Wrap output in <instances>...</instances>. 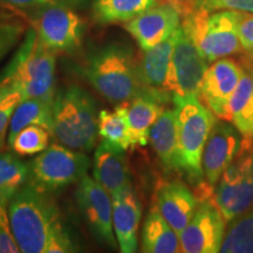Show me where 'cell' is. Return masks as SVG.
Masks as SVG:
<instances>
[{
  "mask_svg": "<svg viewBox=\"0 0 253 253\" xmlns=\"http://www.w3.org/2000/svg\"><path fill=\"white\" fill-rule=\"evenodd\" d=\"M82 74L110 102H129L141 95L156 96L142 84L138 61L126 46L113 43L96 49L88 55Z\"/></svg>",
  "mask_w": 253,
  "mask_h": 253,
  "instance_id": "cell-1",
  "label": "cell"
},
{
  "mask_svg": "<svg viewBox=\"0 0 253 253\" xmlns=\"http://www.w3.org/2000/svg\"><path fill=\"white\" fill-rule=\"evenodd\" d=\"M7 209L12 231L24 253H43L49 237L63 224L48 194L30 183L15 192Z\"/></svg>",
  "mask_w": 253,
  "mask_h": 253,
  "instance_id": "cell-2",
  "label": "cell"
},
{
  "mask_svg": "<svg viewBox=\"0 0 253 253\" xmlns=\"http://www.w3.org/2000/svg\"><path fill=\"white\" fill-rule=\"evenodd\" d=\"M55 53L47 49L30 27L21 45L0 73V84L8 82L20 91L23 100H53L55 94Z\"/></svg>",
  "mask_w": 253,
  "mask_h": 253,
  "instance_id": "cell-3",
  "label": "cell"
},
{
  "mask_svg": "<svg viewBox=\"0 0 253 253\" xmlns=\"http://www.w3.org/2000/svg\"><path fill=\"white\" fill-rule=\"evenodd\" d=\"M52 136L71 149L90 151L96 143L99 114L96 102L77 84L59 88L53 97Z\"/></svg>",
  "mask_w": 253,
  "mask_h": 253,
  "instance_id": "cell-4",
  "label": "cell"
},
{
  "mask_svg": "<svg viewBox=\"0 0 253 253\" xmlns=\"http://www.w3.org/2000/svg\"><path fill=\"white\" fill-rule=\"evenodd\" d=\"M178 128V171L196 188L204 181L202 157L216 115L198 95H172Z\"/></svg>",
  "mask_w": 253,
  "mask_h": 253,
  "instance_id": "cell-5",
  "label": "cell"
},
{
  "mask_svg": "<svg viewBox=\"0 0 253 253\" xmlns=\"http://www.w3.org/2000/svg\"><path fill=\"white\" fill-rule=\"evenodd\" d=\"M242 12L223 9L196 11L182 17L181 26L208 62L236 54L242 49L238 24Z\"/></svg>",
  "mask_w": 253,
  "mask_h": 253,
  "instance_id": "cell-6",
  "label": "cell"
},
{
  "mask_svg": "<svg viewBox=\"0 0 253 253\" xmlns=\"http://www.w3.org/2000/svg\"><path fill=\"white\" fill-rule=\"evenodd\" d=\"M28 167L30 177L27 183L50 194L80 182L87 176L90 161L84 151L62 144H52L38 155Z\"/></svg>",
  "mask_w": 253,
  "mask_h": 253,
  "instance_id": "cell-7",
  "label": "cell"
},
{
  "mask_svg": "<svg viewBox=\"0 0 253 253\" xmlns=\"http://www.w3.org/2000/svg\"><path fill=\"white\" fill-rule=\"evenodd\" d=\"M213 202L226 221H233L253 207V150L242 148L213 190Z\"/></svg>",
  "mask_w": 253,
  "mask_h": 253,
  "instance_id": "cell-8",
  "label": "cell"
},
{
  "mask_svg": "<svg viewBox=\"0 0 253 253\" xmlns=\"http://www.w3.org/2000/svg\"><path fill=\"white\" fill-rule=\"evenodd\" d=\"M34 13L32 27L47 49L56 54L73 53L80 47L84 24L71 6L49 4Z\"/></svg>",
  "mask_w": 253,
  "mask_h": 253,
  "instance_id": "cell-9",
  "label": "cell"
},
{
  "mask_svg": "<svg viewBox=\"0 0 253 253\" xmlns=\"http://www.w3.org/2000/svg\"><path fill=\"white\" fill-rule=\"evenodd\" d=\"M75 199L94 238L110 249H118L113 226L112 195L96 179L87 175L79 182Z\"/></svg>",
  "mask_w": 253,
  "mask_h": 253,
  "instance_id": "cell-10",
  "label": "cell"
},
{
  "mask_svg": "<svg viewBox=\"0 0 253 253\" xmlns=\"http://www.w3.org/2000/svg\"><path fill=\"white\" fill-rule=\"evenodd\" d=\"M225 221L213 201L199 202L194 216L178 236L181 252H220L226 233Z\"/></svg>",
  "mask_w": 253,
  "mask_h": 253,
  "instance_id": "cell-11",
  "label": "cell"
},
{
  "mask_svg": "<svg viewBox=\"0 0 253 253\" xmlns=\"http://www.w3.org/2000/svg\"><path fill=\"white\" fill-rule=\"evenodd\" d=\"M208 60L186 36L182 26L177 28L171 56L169 91L176 95H198L208 69Z\"/></svg>",
  "mask_w": 253,
  "mask_h": 253,
  "instance_id": "cell-12",
  "label": "cell"
},
{
  "mask_svg": "<svg viewBox=\"0 0 253 253\" xmlns=\"http://www.w3.org/2000/svg\"><path fill=\"white\" fill-rule=\"evenodd\" d=\"M244 69L235 60L221 58L205 72L198 97L217 119L231 122L230 102Z\"/></svg>",
  "mask_w": 253,
  "mask_h": 253,
  "instance_id": "cell-13",
  "label": "cell"
},
{
  "mask_svg": "<svg viewBox=\"0 0 253 253\" xmlns=\"http://www.w3.org/2000/svg\"><path fill=\"white\" fill-rule=\"evenodd\" d=\"M243 148V136L229 121H216L205 143L202 167L204 178L212 188L236 160Z\"/></svg>",
  "mask_w": 253,
  "mask_h": 253,
  "instance_id": "cell-14",
  "label": "cell"
},
{
  "mask_svg": "<svg viewBox=\"0 0 253 253\" xmlns=\"http://www.w3.org/2000/svg\"><path fill=\"white\" fill-rule=\"evenodd\" d=\"M181 21L182 15L178 9L167 0L128 21L126 30L144 52L167 40L181 26Z\"/></svg>",
  "mask_w": 253,
  "mask_h": 253,
  "instance_id": "cell-15",
  "label": "cell"
},
{
  "mask_svg": "<svg viewBox=\"0 0 253 253\" xmlns=\"http://www.w3.org/2000/svg\"><path fill=\"white\" fill-rule=\"evenodd\" d=\"M113 226L122 253H135L138 249L137 231L142 217V204L131 185L112 195Z\"/></svg>",
  "mask_w": 253,
  "mask_h": 253,
  "instance_id": "cell-16",
  "label": "cell"
},
{
  "mask_svg": "<svg viewBox=\"0 0 253 253\" xmlns=\"http://www.w3.org/2000/svg\"><path fill=\"white\" fill-rule=\"evenodd\" d=\"M177 30L153 48L144 50L138 69L142 84L150 93L162 99L164 102L169 97V78L171 68V56L175 46Z\"/></svg>",
  "mask_w": 253,
  "mask_h": 253,
  "instance_id": "cell-17",
  "label": "cell"
},
{
  "mask_svg": "<svg viewBox=\"0 0 253 253\" xmlns=\"http://www.w3.org/2000/svg\"><path fill=\"white\" fill-rule=\"evenodd\" d=\"M198 204L195 192L179 181L163 183L156 192V207L178 236L194 216Z\"/></svg>",
  "mask_w": 253,
  "mask_h": 253,
  "instance_id": "cell-18",
  "label": "cell"
},
{
  "mask_svg": "<svg viewBox=\"0 0 253 253\" xmlns=\"http://www.w3.org/2000/svg\"><path fill=\"white\" fill-rule=\"evenodd\" d=\"M125 149L102 140L94 153V178L110 195L118 194L130 185V172Z\"/></svg>",
  "mask_w": 253,
  "mask_h": 253,
  "instance_id": "cell-19",
  "label": "cell"
},
{
  "mask_svg": "<svg viewBox=\"0 0 253 253\" xmlns=\"http://www.w3.org/2000/svg\"><path fill=\"white\" fill-rule=\"evenodd\" d=\"M163 101L153 95H141L125 102V116L130 135L131 148L149 143L150 129L163 112Z\"/></svg>",
  "mask_w": 253,
  "mask_h": 253,
  "instance_id": "cell-20",
  "label": "cell"
},
{
  "mask_svg": "<svg viewBox=\"0 0 253 253\" xmlns=\"http://www.w3.org/2000/svg\"><path fill=\"white\" fill-rule=\"evenodd\" d=\"M149 142L167 170L178 171V128L175 108L164 109L151 126Z\"/></svg>",
  "mask_w": 253,
  "mask_h": 253,
  "instance_id": "cell-21",
  "label": "cell"
},
{
  "mask_svg": "<svg viewBox=\"0 0 253 253\" xmlns=\"http://www.w3.org/2000/svg\"><path fill=\"white\" fill-rule=\"evenodd\" d=\"M141 251L145 253L181 252L178 235L157 207L151 208L144 219L141 233Z\"/></svg>",
  "mask_w": 253,
  "mask_h": 253,
  "instance_id": "cell-22",
  "label": "cell"
},
{
  "mask_svg": "<svg viewBox=\"0 0 253 253\" xmlns=\"http://www.w3.org/2000/svg\"><path fill=\"white\" fill-rule=\"evenodd\" d=\"M231 123L243 136V142L253 143V75L244 72L230 102Z\"/></svg>",
  "mask_w": 253,
  "mask_h": 253,
  "instance_id": "cell-23",
  "label": "cell"
},
{
  "mask_svg": "<svg viewBox=\"0 0 253 253\" xmlns=\"http://www.w3.org/2000/svg\"><path fill=\"white\" fill-rule=\"evenodd\" d=\"M53 100L26 99L21 100L12 114L8 126L7 143L14 138L21 129L28 126H41L52 134L53 126Z\"/></svg>",
  "mask_w": 253,
  "mask_h": 253,
  "instance_id": "cell-24",
  "label": "cell"
},
{
  "mask_svg": "<svg viewBox=\"0 0 253 253\" xmlns=\"http://www.w3.org/2000/svg\"><path fill=\"white\" fill-rule=\"evenodd\" d=\"M157 0H94L93 15L99 24L128 23L156 5Z\"/></svg>",
  "mask_w": 253,
  "mask_h": 253,
  "instance_id": "cell-25",
  "label": "cell"
},
{
  "mask_svg": "<svg viewBox=\"0 0 253 253\" xmlns=\"http://www.w3.org/2000/svg\"><path fill=\"white\" fill-rule=\"evenodd\" d=\"M30 167L14 153L0 151V202H9L28 182Z\"/></svg>",
  "mask_w": 253,
  "mask_h": 253,
  "instance_id": "cell-26",
  "label": "cell"
},
{
  "mask_svg": "<svg viewBox=\"0 0 253 253\" xmlns=\"http://www.w3.org/2000/svg\"><path fill=\"white\" fill-rule=\"evenodd\" d=\"M97 134L102 140L128 150L131 148L130 135L125 116V102L120 103L114 112L101 110L99 113Z\"/></svg>",
  "mask_w": 253,
  "mask_h": 253,
  "instance_id": "cell-27",
  "label": "cell"
},
{
  "mask_svg": "<svg viewBox=\"0 0 253 253\" xmlns=\"http://www.w3.org/2000/svg\"><path fill=\"white\" fill-rule=\"evenodd\" d=\"M220 252L253 253V207L231 221Z\"/></svg>",
  "mask_w": 253,
  "mask_h": 253,
  "instance_id": "cell-28",
  "label": "cell"
},
{
  "mask_svg": "<svg viewBox=\"0 0 253 253\" xmlns=\"http://www.w3.org/2000/svg\"><path fill=\"white\" fill-rule=\"evenodd\" d=\"M50 131L41 126H28L21 129L9 142L8 148L18 156H33L49 147Z\"/></svg>",
  "mask_w": 253,
  "mask_h": 253,
  "instance_id": "cell-29",
  "label": "cell"
},
{
  "mask_svg": "<svg viewBox=\"0 0 253 253\" xmlns=\"http://www.w3.org/2000/svg\"><path fill=\"white\" fill-rule=\"evenodd\" d=\"M183 15L196 11H231L253 13V0H169Z\"/></svg>",
  "mask_w": 253,
  "mask_h": 253,
  "instance_id": "cell-30",
  "label": "cell"
},
{
  "mask_svg": "<svg viewBox=\"0 0 253 253\" xmlns=\"http://www.w3.org/2000/svg\"><path fill=\"white\" fill-rule=\"evenodd\" d=\"M26 31L24 20L14 15L0 14V62L18 45Z\"/></svg>",
  "mask_w": 253,
  "mask_h": 253,
  "instance_id": "cell-31",
  "label": "cell"
},
{
  "mask_svg": "<svg viewBox=\"0 0 253 253\" xmlns=\"http://www.w3.org/2000/svg\"><path fill=\"white\" fill-rule=\"evenodd\" d=\"M23 100L20 91L8 82L0 84V150L5 144L6 132L14 109Z\"/></svg>",
  "mask_w": 253,
  "mask_h": 253,
  "instance_id": "cell-32",
  "label": "cell"
},
{
  "mask_svg": "<svg viewBox=\"0 0 253 253\" xmlns=\"http://www.w3.org/2000/svg\"><path fill=\"white\" fill-rule=\"evenodd\" d=\"M7 205V202H0V253H19L20 249L12 231Z\"/></svg>",
  "mask_w": 253,
  "mask_h": 253,
  "instance_id": "cell-33",
  "label": "cell"
},
{
  "mask_svg": "<svg viewBox=\"0 0 253 253\" xmlns=\"http://www.w3.org/2000/svg\"><path fill=\"white\" fill-rule=\"evenodd\" d=\"M78 251L79 246L72 238L69 231L62 224L49 237L43 253H69Z\"/></svg>",
  "mask_w": 253,
  "mask_h": 253,
  "instance_id": "cell-34",
  "label": "cell"
},
{
  "mask_svg": "<svg viewBox=\"0 0 253 253\" xmlns=\"http://www.w3.org/2000/svg\"><path fill=\"white\" fill-rule=\"evenodd\" d=\"M238 36L242 49L253 61V13L242 12L238 24Z\"/></svg>",
  "mask_w": 253,
  "mask_h": 253,
  "instance_id": "cell-35",
  "label": "cell"
},
{
  "mask_svg": "<svg viewBox=\"0 0 253 253\" xmlns=\"http://www.w3.org/2000/svg\"><path fill=\"white\" fill-rule=\"evenodd\" d=\"M49 4H56L53 0H0V6L17 12H36Z\"/></svg>",
  "mask_w": 253,
  "mask_h": 253,
  "instance_id": "cell-36",
  "label": "cell"
},
{
  "mask_svg": "<svg viewBox=\"0 0 253 253\" xmlns=\"http://www.w3.org/2000/svg\"><path fill=\"white\" fill-rule=\"evenodd\" d=\"M53 1L56 2V4H62V5H67L71 6V7L75 8V7H80L87 1V0H53Z\"/></svg>",
  "mask_w": 253,
  "mask_h": 253,
  "instance_id": "cell-37",
  "label": "cell"
},
{
  "mask_svg": "<svg viewBox=\"0 0 253 253\" xmlns=\"http://www.w3.org/2000/svg\"><path fill=\"white\" fill-rule=\"evenodd\" d=\"M0 14H2V6H0Z\"/></svg>",
  "mask_w": 253,
  "mask_h": 253,
  "instance_id": "cell-38",
  "label": "cell"
}]
</instances>
